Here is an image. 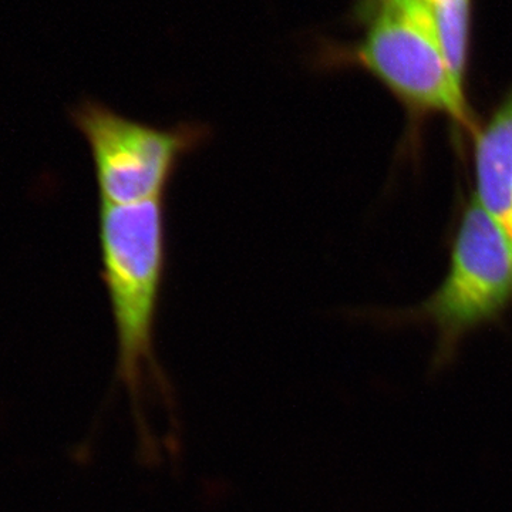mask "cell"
Masks as SVG:
<instances>
[{
    "instance_id": "6da1fadb",
    "label": "cell",
    "mask_w": 512,
    "mask_h": 512,
    "mask_svg": "<svg viewBox=\"0 0 512 512\" xmlns=\"http://www.w3.org/2000/svg\"><path fill=\"white\" fill-rule=\"evenodd\" d=\"M99 244L101 281L116 329V376L130 396L140 439L151 450L141 413L144 380L151 377L170 400V387L154 350L168 261L164 198L128 205L100 204Z\"/></svg>"
},
{
    "instance_id": "7a4b0ae2",
    "label": "cell",
    "mask_w": 512,
    "mask_h": 512,
    "mask_svg": "<svg viewBox=\"0 0 512 512\" xmlns=\"http://www.w3.org/2000/svg\"><path fill=\"white\" fill-rule=\"evenodd\" d=\"M365 32L352 45L326 42L315 56L322 70L360 69L382 83L413 124L447 117L474 137L480 128L466 92L454 82L423 0H363Z\"/></svg>"
},
{
    "instance_id": "3957f363",
    "label": "cell",
    "mask_w": 512,
    "mask_h": 512,
    "mask_svg": "<svg viewBox=\"0 0 512 512\" xmlns=\"http://www.w3.org/2000/svg\"><path fill=\"white\" fill-rule=\"evenodd\" d=\"M511 303L510 245L473 195L461 212L443 282L412 313L436 329L434 367L447 366L467 335L497 322Z\"/></svg>"
},
{
    "instance_id": "277c9868",
    "label": "cell",
    "mask_w": 512,
    "mask_h": 512,
    "mask_svg": "<svg viewBox=\"0 0 512 512\" xmlns=\"http://www.w3.org/2000/svg\"><path fill=\"white\" fill-rule=\"evenodd\" d=\"M70 119L92 154L100 204L161 200L181 161L211 137L204 123L158 127L93 99L74 106Z\"/></svg>"
},
{
    "instance_id": "5b68a950",
    "label": "cell",
    "mask_w": 512,
    "mask_h": 512,
    "mask_svg": "<svg viewBox=\"0 0 512 512\" xmlns=\"http://www.w3.org/2000/svg\"><path fill=\"white\" fill-rule=\"evenodd\" d=\"M474 140V197L501 229L512 254V89Z\"/></svg>"
},
{
    "instance_id": "8992f818",
    "label": "cell",
    "mask_w": 512,
    "mask_h": 512,
    "mask_svg": "<svg viewBox=\"0 0 512 512\" xmlns=\"http://www.w3.org/2000/svg\"><path fill=\"white\" fill-rule=\"evenodd\" d=\"M434 30L454 82L467 93L471 49V0L429 3Z\"/></svg>"
},
{
    "instance_id": "52a82bcc",
    "label": "cell",
    "mask_w": 512,
    "mask_h": 512,
    "mask_svg": "<svg viewBox=\"0 0 512 512\" xmlns=\"http://www.w3.org/2000/svg\"><path fill=\"white\" fill-rule=\"evenodd\" d=\"M424 3H427V5H429V3L433 2V0H423Z\"/></svg>"
}]
</instances>
